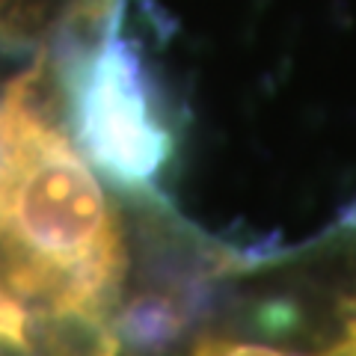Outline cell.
<instances>
[{"label": "cell", "instance_id": "1", "mask_svg": "<svg viewBox=\"0 0 356 356\" xmlns=\"http://www.w3.org/2000/svg\"><path fill=\"white\" fill-rule=\"evenodd\" d=\"M0 276L39 309L107 312L125 276L98 178L30 102V74L0 98Z\"/></svg>", "mask_w": 356, "mask_h": 356}, {"label": "cell", "instance_id": "2", "mask_svg": "<svg viewBox=\"0 0 356 356\" xmlns=\"http://www.w3.org/2000/svg\"><path fill=\"white\" fill-rule=\"evenodd\" d=\"M65 89L81 149L122 187H146L172 152L149 98L137 54L110 36L89 57L69 60Z\"/></svg>", "mask_w": 356, "mask_h": 356}, {"label": "cell", "instance_id": "3", "mask_svg": "<svg viewBox=\"0 0 356 356\" xmlns=\"http://www.w3.org/2000/svg\"><path fill=\"white\" fill-rule=\"evenodd\" d=\"M119 350L116 330L98 309L57 306L33 315L30 356H119Z\"/></svg>", "mask_w": 356, "mask_h": 356}, {"label": "cell", "instance_id": "4", "mask_svg": "<svg viewBox=\"0 0 356 356\" xmlns=\"http://www.w3.org/2000/svg\"><path fill=\"white\" fill-rule=\"evenodd\" d=\"M184 309L166 294H140L116 318V336L134 356H161L184 330Z\"/></svg>", "mask_w": 356, "mask_h": 356}, {"label": "cell", "instance_id": "5", "mask_svg": "<svg viewBox=\"0 0 356 356\" xmlns=\"http://www.w3.org/2000/svg\"><path fill=\"white\" fill-rule=\"evenodd\" d=\"M193 356H291V353H282V350H276V348H267V344L211 339V341L199 344V348L193 350ZM324 356H356V350L350 348V341L344 339L336 350H330V353H324Z\"/></svg>", "mask_w": 356, "mask_h": 356}]
</instances>
